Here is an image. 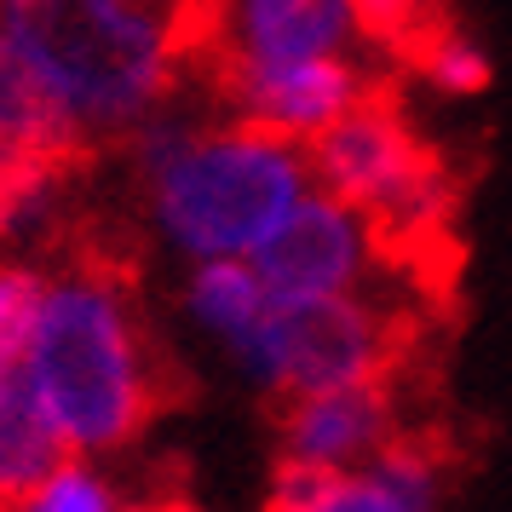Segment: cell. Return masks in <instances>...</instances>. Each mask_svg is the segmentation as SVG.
Wrapping results in <instances>:
<instances>
[{"label": "cell", "mask_w": 512, "mask_h": 512, "mask_svg": "<svg viewBox=\"0 0 512 512\" xmlns=\"http://www.w3.org/2000/svg\"><path fill=\"white\" fill-rule=\"evenodd\" d=\"M0 29L52 75L93 144L179 81L156 0H0Z\"/></svg>", "instance_id": "cell-2"}, {"label": "cell", "mask_w": 512, "mask_h": 512, "mask_svg": "<svg viewBox=\"0 0 512 512\" xmlns=\"http://www.w3.org/2000/svg\"><path fill=\"white\" fill-rule=\"evenodd\" d=\"M420 351V323L409 311H374L346 294H288L271 300L254 334L236 340V357L271 386V397L323 392L346 380H409Z\"/></svg>", "instance_id": "cell-4"}, {"label": "cell", "mask_w": 512, "mask_h": 512, "mask_svg": "<svg viewBox=\"0 0 512 512\" xmlns=\"http://www.w3.org/2000/svg\"><path fill=\"white\" fill-rule=\"evenodd\" d=\"M75 449L64 443L58 420L47 415V403L35 397L24 369L0 374V501L18 507L29 489L41 484L47 472L70 461Z\"/></svg>", "instance_id": "cell-11"}, {"label": "cell", "mask_w": 512, "mask_h": 512, "mask_svg": "<svg viewBox=\"0 0 512 512\" xmlns=\"http://www.w3.org/2000/svg\"><path fill=\"white\" fill-rule=\"evenodd\" d=\"M0 139L47 150V156H64L75 167H87L98 156V144L87 139V127L75 121L64 93L52 87V75L6 29H0Z\"/></svg>", "instance_id": "cell-10"}, {"label": "cell", "mask_w": 512, "mask_h": 512, "mask_svg": "<svg viewBox=\"0 0 512 512\" xmlns=\"http://www.w3.org/2000/svg\"><path fill=\"white\" fill-rule=\"evenodd\" d=\"M70 173H81V167L64 162V156H47V150H29V144L0 139V236L18 225L24 208L41 202V190L58 185V179H70Z\"/></svg>", "instance_id": "cell-15"}, {"label": "cell", "mask_w": 512, "mask_h": 512, "mask_svg": "<svg viewBox=\"0 0 512 512\" xmlns=\"http://www.w3.org/2000/svg\"><path fill=\"white\" fill-rule=\"evenodd\" d=\"M397 380H346L323 392H294L271 397L277 403V438L282 455L294 461H323L346 466L351 455H374L386 432L397 426Z\"/></svg>", "instance_id": "cell-8"}, {"label": "cell", "mask_w": 512, "mask_h": 512, "mask_svg": "<svg viewBox=\"0 0 512 512\" xmlns=\"http://www.w3.org/2000/svg\"><path fill=\"white\" fill-rule=\"evenodd\" d=\"M202 81L231 104L236 121H254V127H265V133H277L288 144H311L363 87V75L351 70L340 52L300 58V64H271V70L213 64Z\"/></svg>", "instance_id": "cell-6"}, {"label": "cell", "mask_w": 512, "mask_h": 512, "mask_svg": "<svg viewBox=\"0 0 512 512\" xmlns=\"http://www.w3.org/2000/svg\"><path fill=\"white\" fill-rule=\"evenodd\" d=\"M351 18L363 24L369 41L397 47V41H403V35H415L420 24L443 18V0H351Z\"/></svg>", "instance_id": "cell-17"}, {"label": "cell", "mask_w": 512, "mask_h": 512, "mask_svg": "<svg viewBox=\"0 0 512 512\" xmlns=\"http://www.w3.org/2000/svg\"><path fill=\"white\" fill-rule=\"evenodd\" d=\"M133 512H202V507H190L179 495H162V501H144V507H133Z\"/></svg>", "instance_id": "cell-18"}, {"label": "cell", "mask_w": 512, "mask_h": 512, "mask_svg": "<svg viewBox=\"0 0 512 512\" xmlns=\"http://www.w3.org/2000/svg\"><path fill=\"white\" fill-rule=\"evenodd\" d=\"M265 512H420L374 472H346L323 461H294L282 455L271 478Z\"/></svg>", "instance_id": "cell-12"}, {"label": "cell", "mask_w": 512, "mask_h": 512, "mask_svg": "<svg viewBox=\"0 0 512 512\" xmlns=\"http://www.w3.org/2000/svg\"><path fill=\"white\" fill-rule=\"evenodd\" d=\"M426 150H432V144L415 139V127L403 116L397 81H363L346 110L305 144V173H317L323 196L346 202L351 213H363L369 202H380Z\"/></svg>", "instance_id": "cell-5"}, {"label": "cell", "mask_w": 512, "mask_h": 512, "mask_svg": "<svg viewBox=\"0 0 512 512\" xmlns=\"http://www.w3.org/2000/svg\"><path fill=\"white\" fill-rule=\"evenodd\" d=\"M12 512H116V495H110V484H104L98 472H87V466L70 455L58 472H47L41 484L29 489Z\"/></svg>", "instance_id": "cell-16"}, {"label": "cell", "mask_w": 512, "mask_h": 512, "mask_svg": "<svg viewBox=\"0 0 512 512\" xmlns=\"http://www.w3.org/2000/svg\"><path fill=\"white\" fill-rule=\"evenodd\" d=\"M41 300H47V277L29 265H0V374L24 369L29 340L41 323Z\"/></svg>", "instance_id": "cell-14"}, {"label": "cell", "mask_w": 512, "mask_h": 512, "mask_svg": "<svg viewBox=\"0 0 512 512\" xmlns=\"http://www.w3.org/2000/svg\"><path fill=\"white\" fill-rule=\"evenodd\" d=\"M265 305H271V294L259 288V277L248 271V259H202V271L190 282V311L208 328H219L231 346L259 328Z\"/></svg>", "instance_id": "cell-13"}, {"label": "cell", "mask_w": 512, "mask_h": 512, "mask_svg": "<svg viewBox=\"0 0 512 512\" xmlns=\"http://www.w3.org/2000/svg\"><path fill=\"white\" fill-rule=\"evenodd\" d=\"M139 265L104 231H75L64 271L47 277L29 340V386L70 449H121L144 420L173 409L185 380L139 317Z\"/></svg>", "instance_id": "cell-1"}, {"label": "cell", "mask_w": 512, "mask_h": 512, "mask_svg": "<svg viewBox=\"0 0 512 512\" xmlns=\"http://www.w3.org/2000/svg\"><path fill=\"white\" fill-rule=\"evenodd\" d=\"M0 512H12V507H6V501H0Z\"/></svg>", "instance_id": "cell-19"}, {"label": "cell", "mask_w": 512, "mask_h": 512, "mask_svg": "<svg viewBox=\"0 0 512 512\" xmlns=\"http://www.w3.org/2000/svg\"><path fill=\"white\" fill-rule=\"evenodd\" d=\"M351 24V0H231L225 18V41L202 58L208 75L213 64H300V58H323L340 47Z\"/></svg>", "instance_id": "cell-9"}, {"label": "cell", "mask_w": 512, "mask_h": 512, "mask_svg": "<svg viewBox=\"0 0 512 512\" xmlns=\"http://www.w3.org/2000/svg\"><path fill=\"white\" fill-rule=\"evenodd\" d=\"M363 259H369V236L357 225V213L317 190V196H300L294 213L248 254V271L259 277V288L271 300L346 294L351 282L363 277Z\"/></svg>", "instance_id": "cell-7"}, {"label": "cell", "mask_w": 512, "mask_h": 512, "mask_svg": "<svg viewBox=\"0 0 512 512\" xmlns=\"http://www.w3.org/2000/svg\"><path fill=\"white\" fill-rule=\"evenodd\" d=\"M305 190V144L254 121L190 133L156 162V208L196 259H248L294 213Z\"/></svg>", "instance_id": "cell-3"}]
</instances>
